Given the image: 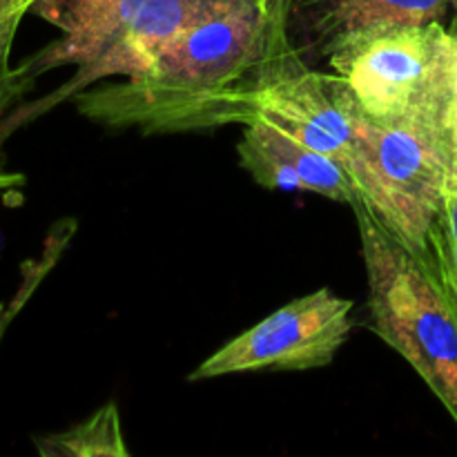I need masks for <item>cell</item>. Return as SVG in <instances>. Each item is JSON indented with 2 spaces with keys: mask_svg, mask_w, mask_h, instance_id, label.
Masks as SVG:
<instances>
[{
  "mask_svg": "<svg viewBox=\"0 0 457 457\" xmlns=\"http://www.w3.org/2000/svg\"><path fill=\"white\" fill-rule=\"evenodd\" d=\"M295 0H239L174 36L125 83L74 94L83 116L143 134L248 125L259 89L302 62Z\"/></svg>",
  "mask_w": 457,
  "mask_h": 457,
  "instance_id": "1",
  "label": "cell"
},
{
  "mask_svg": "<svg viewBox=\"0 0 457 457\" xmlns=\"http://www.w3.org/2000/svg\"><path fill=\"white\" fill-rule=\"evenodd\" d=\"M40 455L47 457H94V455H114L128 457L129 451L125 446L123 431H120L119 409L107 404L98 409L89 420L80 422L56 436L36 437Z\"/></svg>",
  "mask_w": 457,
  "mask_h": 457,
  "instance_id": "9",
  "label": "cell"
},
{
  "mask_svg": "<svg viewBox=\"0 0 457 457\" xmlns=\"http://www.w3.org/2000/svg\"><path fill=\"white\" fill-rule=\"evenodd\" d=\"M440 125L457 161V16L446 25V71L440 105Z\"/></svg>",
  "mask_w": 457,
  "mask_h": 457,
  "instance_id": "12",
  "label": "cell"
},
{
  "mask_svg": "<svg viewBox=\"0 0 457 457\" xmlns=\"http://www.w3.org/2000/svg\"><path fill=\"white\" fill-rule=\"evenodd\" d=\"M424 259L457 303V161L446 179L440 210L428 230Z\"/></svg>",
  "mask_w": 457,
  "mask_h": 457,
  "instance_id": "10",
  "label": "cell"
},
{
  "mask_svg": "<svg viewBox=\"0 0 457 457\" xmlns=\"http://www.w3.org/2000/svg\"><path fill=\"white\" fill-rule=\"evenodd\" d=\"M36 3L38 0H0V120L34 83L13 67L12 52L22 18L34 12Z\"/></svg>",
  "mask_w": 457,
  "mask_h": 457,
  "instance_id": "11",
  "label": "cell"
},
{
  "mask_svg": "<svg viewBox=\"0 0 457 457\" xmlns=\"http://www.w3.org/2000/svg\"><path fill=\"white\" fill-rule=\"evenodd\" d=\"M355 98L342 76L299 62L254 96L250 123H270L312 150L351 163L355 150Z\"/></svg>",
  "mask_w": 457,
  "mask_h": 457,
  "instance_id": "7",
  "label": "cell"
},
{
  "mask_svg": "<svg viewBox=\"0 0 457 457\" xmlns=\"http://www.w3.org/2000/svg\"><path fill=\"white\" fill-rule=\"evenodd\" d=\"M328 54L333 71L373 120H440L446 25L369 27L335 40Z\"/></svg>",
  "mask_w": 457,
  "mask_h": 457,
  "instance_id": "5",
  "label": "cell"
},
{
  "mask_svg": "<svg viewBox=\"0 0 457 457\" xmlns=\"http://www.w3.org/2000/svg\"><path fill=\"white\" fill-rule=\"evenodd\" d=\"M355 303L330 288L293 299L201 361L187 382L257 373L324 369L353 333Z\"/></svg>",
  "mask_w": 457,
  "mask_h": 457,
  "instance_id": "6",
  "label": "cell"
},
{
  "mask_svg": "<svg viewBox=\"0 0 457 457\" xmlns=\"http://www.w3.org/2000/svg\"><path fill=\"white\" fill-rule=\"evenodd\" d=\"M245 172L266 190L312 192L353 205L355 183L342 161L312 150L270 123L245 125L237 145Z\"/></svg>",
  "mask_w": 457,
  "mask_h": 457,
  "instance_id": "8",
  "label": "cell"
},
{
  "mask_svg": "<svg viewBox=\"0 0 457 457\" xmlns=\"http://www.w3.org/2000/svg\"><path fill=\"white\" fill-rule=\"evenodd\" d=\"M22 183H25V179L21 174L0 172V190H13V187H21Z\"/></svg>",
  "mask_w": 457,
  "mask_h": 457,
  "instance_id": "13",
  "label": "cell"
},
{
  "mask_svg": "<svg viewBox=\"0 0 457 457\" xmlns=\"http://www.w3.org/2000/svg\"><path fill=\"white\" fill-rule=\"evenodd\" d=\"M351 208L369 279L370 328L413 366L457 424V303L427 259L384 230L360 199Z\"/></svg>",
  "mask_w": 457,
  "mask_h": 457,
  "instance_id": "2",
  "label": "cell"
},
{
  "mask_svg": "<svg viewBox=\"0 0 457 457\" xmlns=\"http://www.w3.org/2000/svg\"><path fill=\"white\" fill-rule=\"evenodd\" d=\"M455 165L440 120L379 123L355 105V150L348 174L357 199L411 253L427 257V237Z\"/></svg>",
  "mask_w": 457,
  "mask_h": 457,
  "instance_id": "4",
  "label": "cell"
},
{
  "mask_svg": "<svg viewBox=\"0 0 457 457\" xmlns=\"http://www.w3.org/2000/svg\"><path fill=\"white\" fill-rule=\"evenodd\" d=\"M239 0H38L36 16L62 31L56 43L18 65L34 80L58 65H76L56 98L74 96L112 76L141 71L161 47L187 27Z\"/></svg>",
  "mask_w": 457,
  "mask_h": 457,
  "instance_id": "3",
  "label": "cell"
}]
</instances>
